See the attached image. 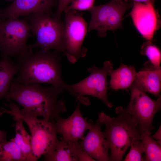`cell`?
Instances as JSON below:
<instances>
[{"label": "cell", "mask_w": 161, "mask_h": 161, "mask_svg": "<svg viewBox=\"0 0 161 161\" xmlns=\"http://www.w3.org/2000/svg\"><path fill=\"white\" fill-rule=\"evenodd\" d=\"M0 18V23L1 22V21L2 20Z\"/></svg>", "instance_id": "obj_29"}, {"label": "cell", "mask_w": 161, "mask_h": 161, "mask_svg": "<svg viewBox=\"0 0 161 161\" xmlns=\"http://www.w3.org/2000/svg\"><path fill=\"white\" fill-rule=\"evenodd\" d=\"M137 73L134 66L121 64L119 68L112 70L109 74L111 88L118 90L129 88L135 80Z\"/></svg>", "instance_id": "obj_17"}, {"label": "cell", "mask_w": 161, "mask_h": 161, "mask_svg": "<svg viewBox=\"0 0 161 161\" xmlns=\"http://www.w3.org/2000/svg\"><path fill=\"white\" fill-rule=\"evenodd\" d=\"M30 29L26 19L11 18L0 23V52L2 55L22 56L32 54L26 42Z\"/></svg>", "instance_id": "obj_7"}, {"label": "cell", "mask_w": 161, "mask_h": 161, "mask_svg": "<svg viewBox=\"0 0 161 161\" xmlns=\"http://www.w3.org/2000/svg\"><path fill=\"white\" fill-rule=\"evenodd\" d=\"M77 141L58 140L52 150L44 156L46 161H78Z\"/></svg>", "instance_id": "obj_16"}, {"label": "cell", "mask_w": 161, "mask_h": 161, "mask_svg": "<svg viewBox=\"0 0 161 161\" xmlns=\"http://www.w3.org/2000/svg\"><path fill=\"white\" fill-rule=\"evenodd\" d=\"M151 137L157 140V143L161 145V125L157 131Z\"/></svg>", "instance_id": "obj_26"}, {"label": "cell", "mask_w": 161, "mask_h": 161, "mask_svg": "<svg viewBox=\"0 0 161 161\" xmlns=\"http://www.w3.org/2000/svg\"><path fill=\"white\" fill-rule=\"evenodd\" d=\"M16 121L15 136L12 139L22 152L25 161H32L31 137L25 129L23 121L16 116H13Z\"/></svg>", "instance_id": "obj_19"}, {"label": "cell", "mask_w": 161, "mask_h": 161, "mask_svg": "<svg viewBox=\"0 0 161 161\" xmlns=\"http://www.w3.org/2000/svg\"><path fill=\"white\" fill-rule=\"evenodd\" d=\"M58 0H14L9 6L0 10L1 19L18 18L32 13L51 15Z\"/></svg>", "instance_id": "obj_14"}, {"label": "cell", "mask_w": 161, "mask_h": 161, "mask_svg": "<svg viewBox=\"0 0 161 161\" xmlns=\"http://www.w3.org/2000/svg\"><path fill=\"white\" fill-rule=\"evenodd\" d=\"M80 103L78 102L75 110L68 118L63 119L59 117L55 120V124L57 132L62 135L64 140L79 141L83 138L85 131L92 125L83 117Z\"/></svg>", "instance_id": "obj_12"}, {"label": "cell", "mask_w": 161, "mask_h": 161, "mask_svg": "<svg viewBox=\"0 0 161 161\" xmlns=\"http://www.w3.org/2000/svg\"><path fill=\"white\" fill-rule=\"evenodd\" d=\"M129 88L131 95L128 106L125 108L121 106L116 107L115 113L129 114L139 126L142 134L151 135L154 128L152 125L153 118L161 109V95L156 100L152 99L134 81Z\"/></svg>", "instance_id": "obj_6"}, {"label": "cell", "mask_w": 161, "mask_h": 161, "mask_svg": "<svg viewBox=\"0 0 161 161\" xmlns=\"http://www.w3.org/2000/svg\"><path fill=\"white\" fill-rule=\"evenodd\" d=\"M59 52L40 50L34 54L17 57L20 69L12 81L24 85L49 83L66 91L77 101H80L82 96L62 79L61 57Z\"/></svg>", "instance_id": "obj_2"}, {"label": "cell", "mask_w": 161, "mask_h": 161, "mask_svg": "<svg viewBox=\"0 0 161 161\" xmlns=\"http://www.w3.org/2000/svg\"><path fill=\"white\" fill-rule=\"evenodd\" d=\"M6 105L9 109H1V114L7 113L21 118L28 126L31 133L32 161L37 160L42 155L49 153L59 140L55 122L43 118L23 114L19 112V108L10 101Z\"/></svg>", "instance_id": "obj_5"}, {"label": "cell", "mask_w": 161, "mask_h": 161, "mask_svg": "<svg viewBox=\"0 0 161 161\" xmlns=\"http://www.w3.org/2000/svg\"><path fill=\"white\" fill-rule=\"evenodd\" d=\"M24 161L22 152L12 139L0 143V161Z\"/></svg>", "instance_id": "obj_20"}, {"label": "cell", "mask_w": 161, "mask_h": 161, "mask_svg": "<svg viewBox=\"0 0 161 161\" xmlns=\"http://www.w3.org/2000/svg\"><path fill=\"white\" fill-rule=\"evenodd\" d=\"M28 18L30 31L36 37L35 42L28 45L31 49L43 51L51 49L61 52L66 57L65 24L60 18L46 14L32 13Z\"/></svg>", "instance_id": "obj_4"}, {"label": "cell", "mask_w": 161, "mask_h": 161, "mask_svg": "<svg viewBox=\"0 0 161 161\" xmlns=\"http://www.w3.org/2000/svg\"><path fill=\"white\" fill-rule=\"evenodd\" d=\"M154 1L144 3L134 1L129 14L138 32L144 38L150 41L161 26L160 16L155 8Z\"/></svg>", "instance_id": "obj_11"}, {"label": "cell", "mask_w": 161, "mask_h": 161, "mask_svg": "<svg viewBox=\"0 0 161 161\" xmlns=\"http://www.w3.org/2000/svg\"><path fill=\"white\" fill-rule=\"evenodd\" d=\"M65 13L64 23L68 59L74 63L77 59L86 55L87 49L81 47L87 33L88 25L82 14L77 10H70Z\"/></svg>", "instance_id": "obj_9"}, {"label": "cell", "mask_w": 161, "mask_h": 161, "mask_svg": "<svg viewBox=\"0 0 161 161\" xmlns=\"http://www.w3.org/2000/svg\"><path fill=\"white\" fill-rule=\"evenodd\" d=\"M101 126L97 122L92 123L87 134L79 143L84 152L96 161H110L109 145L101 130Z\"/></svg>", "instance_id": "obj_13"}, {"label": "cell", "mask_w": 161, "mask_h": 161, "mask_svg": "<svg viewBox=\"0 0 161 161\" xmlns=\"http://www.w3.org/2000/svg\"><path fill=\"white\" fill-rule=\"evenodd\" d=\"M128 0H125V1H126ZM133 1H134L140 2H144L146 3L148 2L151 0H130Z\"/></svg>", "instance_id": "obj_28"}, {"label": "cell", "mask_w": 161, "mask_h": 161, "mask_svg": "<svg viewBox=\"0 0 161 161\" xmlns=\"http://www.w3.org/2000/svg\"><path fill=\"white\" fill-rule=\"evenodd\" d=\"M147 133L142 134L141 140L145 148L144 161H160L161 145Z\"/></svg>", "instance_id": "obj_21"}, {"label": "cell", "mask_w": 161, "mask_h": 161, "mask_svg": "<svg viewBox=\"0 0 161 161\" xmlns=\"http://www.w3.org/2000/svg\"><path fill=\"white\" fill-rule=\"evenodd\" d=\"M63 89L52 85L43 87L39 84L24 85L12 81L5 99L13 100L23 107L21 114L41 116L55 122L60 114L67 111L64 100L58 99Z\"/></svg>", "instance_id": "obj_1"}, {"label": "cell", "mask_w": 161, "mask_h": 161, "mask_svg": "<svg viewBox=\"0 0 161 161\" xmlns=\"http://www.w3.org/2000/svg\"><path fill=\"white\" fill-rule=\"evenodd\" d=\"M130 151L126 156L124 161H144L142 156L144 153L145 148L143 143L141 140L134 142L130 145Z\"/></svg>", "instance_id": "obj_23"}, {"label": "cell", "mask_w": 161, "mask_h": 161, "mask_svg": "<svg viewBox=\"0 0 161 161\" xmlns=\"http://www.w3.org/2000/svg\"><path fill=\"white\" fill-rule=\"evenodd\" d=\"M72 0H58L57 8L53 16L60 18L65 7L68 5Z\"/></svg>", "instance_id": "obj_25"}, {"label": "cell", "mask_w": 161, "mask_h": 161, "mask_svg": "<svg viewBox=\"0 0 161 161\" xmlns=\"http://www.w3.org/2000/svg\"><path fill=\"white\" fill-rule=\"evenodd\" d=\"M134 81L145 92L158 97L161 89V69H156L152 67L140 71Z\"/></svg>", "instance_id": "obj_15"}, {"label": "cell", "mask_w": 161, "mask_h": 161, "mask_svg": "<svg viewBox=\"0 0 161 161\" xmlns=\"http://www.w3.org/2000/svg\"><path fill=\"white\" fill-rule=\"evenodd\" d=\"M117 114L116 117H111L101 112L97 120L105 126L102 132L109 143L112 161H121L128 148L135 140H141L142 135L139 126L129 114Z\"/></svg>", "instance_id": "obj_3"}, {"label": "cell", "mask_w": 161, "mask_h": 161, "mask_svg": "<svg viewBox=\"0 0 161 161\" xmlns=\"http://www.w3.org/2000/svg\"><path fill=\"white\" fill-rule=\"evenodd\" d=\"M113 69L112 63L105 62L102 68L95 66L88 68L89 75L79 82L70 85L72 89L79 95L92 96L97 97L109 108L113 106L107 97V77Z\"/></svg>", "instance_id": "obj_10"}, {"label": "cell", "mask_w": 161, "mask_h": 161, "mask_svg": "<svg viewBox=\"0 0 161 161\" xmlns=\"http://www.w3.org/2000/svg\"><path fill=\"white\" fill-rule=\"evenodd\" d=\"M133 3L123 0H111L108 3L94 6L89 10L91 19L87 28V33L95 30L98 36L104 37L106 31H114L122 27L123 16Z\"/></svg>", "instance_id": "obj_8"}, {"label": "cell", "mask_w": 161, "mask_h": 161, "mask_svg": "<svg viewBox=\"0 0 161 161\" xmlns=\"http://www.w3.org/2000/svg\"><path fill=\"white\" fill-rule=\"evenodd\" d=\"M140 53L147 56L154 69H161L160 51L151 41H148L143 44L141 48Z\"/></svg>", "instance_id": "obj_22"}, {"label": "cell", "mask_w": 161, "mask_h": 161, "mask_svg": "<svg viewBox=\"0 0 161 161\" xmlns=\"http://www.w3.org/2000/svg\"><path fill=\"white\" fill-rule=\"evenodd\" d=\"M20 68L19 64L9 56L2 55L0 60V99L5 98L13 77Z\"/></svg>", "instance_id": "obj_18"}, {"label": "cell", "mask_w": 161, "mask_h": 161, "mask_svg": "<svg viewBox=\"0 0 161 161\" xmlns=\"http://www.w3.org/2000/svg\"><path fill=\"white\" fill-rule=\"evenodd\" d=\"M6 133L5 131L0 130V143L6 140Z\"/></svg>", "instance_id": "obj_27"}, {"label": "cell", "mask_w": 161, "mask_h": 161, "mask_svg": "<svg viewBox=\"0 0 161 161\" xmlns=\"http://www.w3.org/2000/svg\"><path fill=\"white\" fill-rule=\"evenodd\" d=\"M96 0H72L69 5L66 6L64 11L66 13L70 10L89 11L94 5Z\"/></svg>", "instance_id": "obj_24"}]
</instances>
